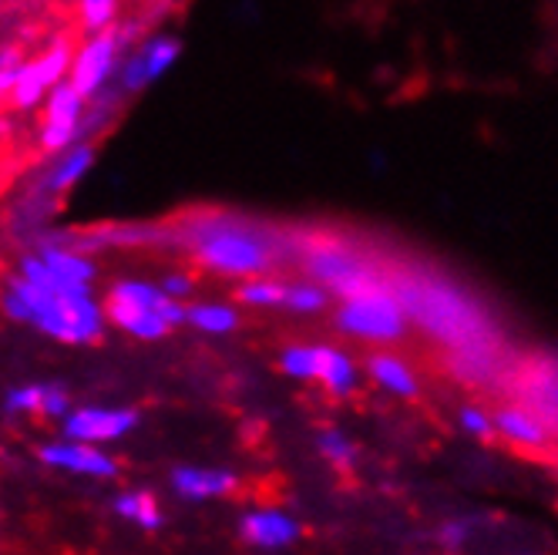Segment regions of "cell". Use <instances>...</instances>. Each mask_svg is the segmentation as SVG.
<instances>
[{"mask_svg": "<svg viewBox=\"0 0 558 555\" xmlns=\"http://www.w3.org/2000/svg\"><path fill=\"white\" fill-rule=\"evenodd\" d=\"M118 48H122V37L105 27V31L92 34L88 41L71 55L68 82L77 88V95H82L85 101H92L105 88L108 74L114 71Z\"/></svg>", "mask_w": 558, "mask_h": 555, "instance_id": "ba28073f", "label": "cell"}, {"mask_svg": "<svg viewBox=\"0 0 558 555\" xmlns=\"http://www.w3.org/2000/svg\"><path fill=\"white\" fill-rule=\"evenodd\" d=\"M45 394H48V384H24V387H11L8 398H4V408L11 414H41L45 408Z\"/></svg>", "mask_w": 558, "mask_h": 555, "instance_id": "4316f807", "label": "cell"}, {"mask_svg": "<svg viewBox=\"0 0 558 555\" xmlns=\"http://www.w3.org/2000/svg\"><path fill=\"white\" fill-rule=\"evenodd\" d=\"M316 384H320L330 398H350L361 387V367L356 361L330 343H316Z\"/></svg>", "mask_w": 558, "mask_h": 555, "instance_id": "2e32d148", "label": "cell"}, {"mask_svg": "<svg viewBox=\"0 0 558 555\" xmlns=\"http://www.w3.org/2000/svg\"><path fill=\"white\" fill-rule=\"evenodd\" d=\"M92 166H95V148H92V145H77V148H71V152L64 155V162H61V166H54V176L48 179V185H51L54 192H64V189H71V185L82 182V179L92 172Z\"/></svg>", "mask_w": 558, "mask_h": 555, "instance_id": "7402d4cb", "label": "cell"}, {"mask_svg": "<svg viewBox=\"0 0 558 555\" xmlns=\"http://www.w3.org/2000/svg\"><path fill=\"white\" fill-rule=\"evenodd\" d=\"M11 132V125H8V118H0V142H4V135Z\"/></svg>", "mask_w": 558, "mask_h": 555, "instance_id": "1f68e13d", "label": "cell"}, {"mask_svg": "<svg viewBox=\"0 0 558 555\" xmlns=\"http://www.w3.org/2000/svg\"><path fill=\"white\" fill-rule=\"evenodd\" d=\"M185 324H192L203 334H232L239 327V310L229 303H192L185 306Z\"/></svg>", "mask_w": 558, "mask_h": 555, "instance_id": "d6986e66", "label": "cell"}, {"mask_svg": "<svg viewBox=\"0 0 558 555\" xmlns=\"http://www.w3.org/2000/svg\"><path fill=\"white\" fill-rule=\"evenodd\" d=\"M235 300L246 303V306H283L287 303V283L272 280V276L259 273V276H246L243 283L235 287Z\"/></svg>", "mask_w": 558, "mask_h": 555, "instance_id": "44dd1931", "label": "cell"}, {"mask_svg": "<svg viewBox=\"0 0 558 555\" xmlns=\"http://www.w3.org/2000/svg\"><path fill=\"white\" fill-rule=\"evenodd\" d=\"M41 260L61 276L64 283H77V287H92L95 283V263L88 256H82V253L64 250V246H45Z\"/></svg>", "mask_w": 558, "mask_h": 555, "instance_id": "ac0fdd59", "label": "cell"}, {"mask_svg": "<svg viewBox=\"0 0 558 555\" xmlns=\"http://www.w3.org/2000/svg\"><path fill=\"white\" fill-rule=\"evenodd\" d=\"M279 371L293 381H316V343H290L279 353Z\"/></svg>", "mask_w": 558, "mask_h": 555, "instance_id": "cb8c5ba5", "label": "cell"}, {"mask_svg": "<svg viewBox=\"0 0 558 555\" xmlns=\"http://www.w3.org/2000/svg\"><path fill=\"white\" fill-rule=\"evenodd\" d=\"M192 253L206 269L219 276H239V280L269 273L276 263V246L259 229L229 219L198 222L192 232Z\"/></svg>", "mask_w": 558, "mask_h": 555, "instance_id": "7a4b0ae2", "label": "cell"}, {"mask_svg": "<svg viewBox=\"0 0 558 555\" xmlns=\"http://www.w3.org/2000/svg\"><path fill=\"white\" fill-rule=\"evenodd\" d=\"M303 273L310 280L324 283L333 297H353V293H364L371 287L380 283L377 269L361 256L340 243H310L303 253Z\"/></svg>", "mask_w": 558, "mask_h": 555, "instance_id": "8992f818", "label": "cell"}, {"mask_svg": "<svg viewBox=\"0 0 558 555\" xmlns=\"http://www.w3.org/2000/svg\"><path fill=\"white\" fill-rule=\"evenodd\" d=\"M316 451H320V455H324L330 464H337V468H353V461H356L353 442L347 438L343 431H337V427L320 431V438H316Z\"/></svg>", "mask_w": 558, "mask_h": 555, "instance_id": "d4e9b609", "label": "cell"}, {"mask_svg": "<svg viewBox=\"0 0 558 555\" xmlns=\"http://www.w3.org/2000/svg\"><path fill=\"white\" fill-rule=\"evenodd\" d=\"M172 488L185 502H209V498H226L239 488V479L226 468H175L172 471Z\"/></svg>", "mask_w": 558, "mask_h": 555, "instance_id": "9a60e30c", "label": "cell"}, {"mask_svg": "<svg viewBox=\"0 0 558 555\" xmlns=\"http://www.w3.org/2000/svg\"><path fill=\"white\" fill-rule=\"evenodd\" d=\"M458 424L464 434H471L474 442H495L498 434H495V418L482 408V405H464L458 411Z\"/></svg>", "mask_w": 558, "mask_h": 555, "instance_id": "83f0119b", "label": "cell"}, {"mask_svg": "<svg viewBox=\"0 0 558 555\" xmlns=\"http://www.w3.org/2000/svg\"><path fill=\"white\" fill-rule=\"evenodd\" d=\"M330 300H333V293L324 283H316L306 276L303 283H287V303L283 306L293 313H320L330 306Z\"/></svg>", "mask_w": 558, "mask_h": 555, "instance_id": "603a6c76", "label": "cell"}, {"mask_svg": "<svg viewBox=\"0 0 558 555\" xmlns=\"http://www.w3.org/2000/svg\"><path fill=\"white\" fill-rule=\"evenodd\" d=\"M71 55H74L71 45L61 37V41H54L41 58L17 64V82H14V95H11L14 108H27L31 111V108L41 105L48 98V92L68 77Z\"/></svg>", "mask_w": 558, "mask_h": 555, "instance_id": "52a82bcc", "label": "cell"}, {"mask_svg": "<svg viewBox=\"0 0 558 555\" xmlns=\"http://www.w3.org/2000/svg\"><path fill=\"white\" fill-rule=\"evenodd\" d=\"M471 539V522L464 519H448L441 529H437V545L448 548V552H461Z\"/></svg>", "mask_w": 558, "mask_h": 555, "instance_id": "f1b7e54d", "label": "cell"}, {"mask_svg": "<svg viewBox=\"0 0 558 555\" xmlns=\"http://www.w3.org/2000/svg\"><path fill=\"white\" fill-rule=\"evenodd\" d=\"M105 321L135 340H162L172 327L185 324V306L162 287L122 280L108 290Z\"/></svg>", "mask_w": 558, "mask_h": 555, "instance_id": "277c9868", "label": "cell"}, {"mask_svg": "<svg viewBox=\"0 0 558 555\" xmlns=\"http://www.w3.org/2000/svg\"><path fill=\"white\" fill-rule=\"evenodd\" d=\"M14 82H17V68L0 64V105H4L14 95Z\"/></svg>", "mask_w": 558, "mask_h": 555, "instance_id": "4dcf8cb0", "label": "cell"}, {"mask_svg": "<svg viewBox=\"0 0 558 555\" xmlns=\"http://www.w3.org/2000/svg\"><path fill=\"white\" fill-rule=\"evenodd\" d=\"M85 98L68 82H58L45 98V122H41V148L61 152L77 138V125H82Z\"/></svg>", "mask_w": 558, "mask_h": 555, "instance_id": "30bf717a", "label": "cell"}, {"mask_svg": "<svg viewBox=\"0 0 558 555\" xmlns=\"http://www.w3.org/2000/svg\"><path fill=\"white\" fill-rule=\"evenodd\" d=\"M114 511L122 515V519L135 522L142 532H158V529H162V508H158L151 492H125V495H118L114 498Z\"/></svg>", "mask_w": 558, "mask_h": 555, "instance_id": "ffe728a7", "label": "cell"}, {"mask_svg": "<svg viewBox=\"0 0 558 555\" xmlns=\"http://www.w3.org/2000/svg\"><path fill=\"white\" fill-rule=\"evenodd\" d=\"M179 55H182V45L175 41V37H155V41H148L135 58H129L122 85L129 92H142L145 85L158 82L166 71H172Z\"/></svg>", "mask_w": 558, "mask_h": 555, "instance_id": "5bb4252c", "label": "cell"}, {"mask_svg": "<svg viewBox=\"0 0 558 555\" xmlns=\"http://www.w3.org/2000/svg\"><path fill=\"white\" fill-rule=\"evenodd\" d=\"M401 303H404L408 316H414L427 334H434L437 340H445L451 347L482 350L492 343L488 321L454 287H441V283L421 287V283H414L411 290L401 293Z\"/></svg>", "mask_w": 558, "mask_h": 555, "instance_id": "3957f363", "label": "cell"}, {"mask_svg": "<svg viewBox=\"0 0 558 555\" xmlns=\"http://www.w3.org/2000/svg\"><path fill=\"white\" fill-rule=\"evenodd\" d=\"M162 290H166L169 297H175V300H185V297H192L195 283H192V276H189V273H182V269H172V273H166Z\"/></svg>", "mask_w": 558, "mask_h": 555, "instance_id": "f546056e", "label": "cell"}, {"mask_svg": "<svg viewBox=\"0 0 558 555\" xmlns=\"http://www.w3.org/2000/svg\"><path fill=\"white\" fill-rule=\"evenodd\" d=\"M114 17H118V0H77V21H82L88 34L111 27Z\"/></svg>", "mask_w": 558, "mask_h": 555, "instance_id": "484cf974", "label": "cell"}, {"mask_svg": "<svg viewBox=\"0 0 558 555\" xmlns=\"http://www.w3.org/2000/svg\"><path fill=\"white\" fill-rule=\"evenodd\" d=\"M492 418H495V434L514 448L538 451L551 445V424L529 405H501Z\"/></svg>", "mask_w": 558, "mask_h": 555, "instance_id": "7c38bea8", "label": "cell"}, {"mask_svg": "<svg viewBox=\"0 0 558 555\" xmlns=\"http://www.w3.org/2000/svg\"><path fill=\"white\" fill-rule=\"evenodd\" d=\"M333 324L340 334L367 340V343H393L401 340L411 327V316L384 280L364 293L343 297V303L333 313Z\"/></svg>", "mask_w": 558, "mask_h": 555, "instance_id": "5b68a950", "label": "cell"}, {"mask_svg": "<svg viewBox=\"0 0 558 555\" xmlns=\"http://www.w3.org/2000/svg\"><path fill=\"white\" fill-rule=\"evenodd\" d=\"M41 461L71 474H85V479H114L118 464L114 458H108L105 451H98V445L88 442H54L41 448Z\"/></svg>", "mask_w": 558, "mask_h": 555, "instance_id": "4fadbf2b", "label": "cell"}, {"mask_svg": "<svg viewBox=\"0 0 558 555\" xmlns=\"http://www.w3.org/2000/svg\"><path fill=\"white\" fill-rule=\"evenodd\" d=\"M4 313L61 343H95L105 334V306H98L92 287H37L14 273L4 293Z\"/></svg>", "mask_w": 558, "mask_h": 555, "instance_id": "6da1fadb", "label": "cell"}, {"mask_svg": "<svg viewBox=\"0 0 558 555\" xmlns=\"http://www.w3.org/2000/svg\"><path fill=\"white\" fill-rule=\"evenodd\" d=\"M0 4H4V0H0Z\"/></svg>", "mask_w": 558, "mask_h": 555, "instance_id": "d6a6232c", "label": "cell"}, {"mask_svg": "<svg viewBox=\"0 0 558 555\" xmlns=\"http://www.w3.org/2000/svg\"><path fill=\"white\" fill-rule=\"evenodd\" d=\"M239 535L246 545L263 552H283L293 548L303 535V526L283 508H250L239 519Z\"/></svg>", "mask_w": 558, "mask_h": 555, "instance_id": "8fae6325", "label": "cell"}, {"mask_svg": "<svg viewBox=\"0 0 558 555\" xmlns=\"http://www.w3.org/2000/svg\"><path fill=\"white\" fill-rule=\"evenodd\" d=\"M138 424V414L129 408H74L61 418V431L71 442L105 445L118 442Z\"/></svg>", "mask_w": 558, "mask_h": 555, "instance_id": "9c48e42d", "label": "cell"}, {"mask_svg": "<svg viewBox=\"0 0 558 555\" xmlns=\"http://www.w3.org/2000/svg\"><path fill=\"white\" fill-rule=\"evenodd\" d=\"M364 371H367V377H371L380 390L393 394V398L411 401V398H417V394H421V381H417L414 367L404 361V357H397V353H390V350H374V353L367 357Z\"/></svg>", "mask_w": 558, "mask_h": 555, "instance_id": "e0dca14e", "label": "cell"}]
</instances>
